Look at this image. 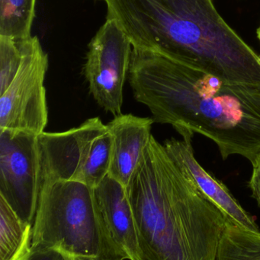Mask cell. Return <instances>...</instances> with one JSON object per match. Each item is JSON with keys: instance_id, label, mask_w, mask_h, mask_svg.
<instances>
[{"instance_id": "cell-14", "label": "cell", "mask_w": 260, "mask_h": 260, "mask_svg": "<svg viewBox=\"0 0 260 260\" xmlns=\"http://www.w3.org/2000/svg\"><path fill=\"white\" fill-rule=\"evenodd\" d=\"M37 0H0V37L24 40L32 37Z\"/></svg>"}, {"instance_id": "cell-12", "label": "cell", "mask_w": 260, "mask_h": 260, "mask_svg": "<svg viewBox=\"0 0 260 260\" xmlns=\"http://www.w3.org/2000/svg\"><path fill=\"white\" fill-rule=\"evenodd\" d=\"M33 224L21 221L0 197V260H24L32 250Z\"/></svg>"}, {"instance_id": "cell-16", "label": "cell", "mask_w": 260, "mask_h": 260, "mask_svg": "<svg viewBox=\"0 0 260 260\" xmlns=\"http://www.w3.org/2000/svg\"><path fill=\"white\" fill-rule=\"evenodd\" d=\"M24 260H73L56 249L32 247L28 256Z\"/></svg>"}, {"instance_id": "cell-18", "label": "cell", "mask_w": 260, "mask_h": 260, "mask_svg": "<svg viewBox=\"0 0 260 260\" xmlns=\"http://www.w3.org/2000/svg\"><path fill=\"white\" fill-rule=\"evenodd\" d=\"M257 37H258V38H259V40L260 41V26H259V28H258V30H257Z\"/></svg>"}, {"instance_id": "cell-13", "label": "cell", "mask_w": 260, "mask_h": 260, "mask_svg": "<svg viewBox=\"0 0 260 260\" xmlns=\"http://www.w3.org/2000/svg\"><path fill=\"white\" fill-rule=\"evenodd\" d=\"M216 260H260V232L229 219L221 236Z\"/></svg>"}, {"instance_id": "cell-2", "label": "cell", "mask_w": 260, "mask_h": 260, "mask_svg": "<svg viewBox=\"0 0 260 260\" xmlns=\"http://www.w3.org/2000/svg\"><path fill=\"white\" fill-rule=\"evenodd\" d=\"M139 260H216L230 218L151 136L127 186Z\"/></svg>"}, {"instance_id": "cell-3", "label": "cell", "mask_w": 260, "mask_h": 260, "mask_svg": "<svg viewBox=\"0 0 260 260\" xmlns=\"http://www.w3.org/2000/svg\"><path fill=\"white\" fill-rule=\"evenodd\" d=\"M133 48L198 67L232 83L260 85V56L214 0H102Z\"/></svg>"}, {"instance_id": "cell-4", "label": "cell", "mask_w": 260, "mask_h": 260, "mask_svg": "<svg viewBox=\"0 0 260 260\" xmlns=\"http://www.w3.org/2000/svg\"><path fill=\"white\" fill-rule=\"evenodd\" d=\"M32 247L56 249L73 260H125L99 213L93 188L56 180L41 183Z\"/></svg>"}, {"instance_id": "cell-10", "label": "cell", "mask_w": 260, "mask_h": 260, "mask_svg": "<svg viewBox=\"0 0 260 260\" xmlns=\"http://www.w3.org/2000/svg\"><path fill=\"white\" fill-rule=\"evenodd\" d=\"M154 120L121 114L106 125L111 139L108 176L125 187L129 184L151 139Z\"/></svg>"}, {"instance_id": "cell-1", "label": "cell", "mask_w": 260, "mask_h": 260, "mask_svg": "<svg viewBox=\"0 0 260 260\" xmlns=\"http://www.w3.org/2000/svg\"><path fill=\"white\" fill-rule=\"evenodd\" d=\"M130 85L156 123L212 139L221 157L260 154V85L227 82L167 56L133 48Z\"/></svg>"}, {"instance_id": "cell-7", "label": "cell", "mask_w": 260, "mask_h": 260, "mask_svg": "<svg viewBox=\"0 0 260 260\" xmlns=\"http://www.w3.org/2000/svg\"><path fill=\"white\" fill-rule=\"evenodd\" d=\"M40 189L38 136L0 129V197L21 221L34 224Z\"/></svg>"}, {"instance_id": "cell-8", "label": "cell", "mask_w": 260, "mask_h": 260, "mask_svg": "<svg viewBox=\"0 0 260 260\" xmlns=\"http://www.w3.org/2000/svg\"><path fill=\"white\" fill-rule=\"evenodd\" d=\"M133 46L112 18H107L89 44L84 76L98 105L114 117L122 114L123 91Z\"/></svg>"}, {"instance_id": "cell-6", "label": "cell", "mask_w": 260, "mask_h": 260, "mask_svg": "<svg viewBox=\"0 0 260 260\" xmlns=\"http://www.w3.org/2000/svg\"><path fill=\"white\" fill-rule=\"evenodd\" d=\"M48 56L38 37L26 39L22 62L16 76L0 94V129L39 136L48 121L44 79Z\"/></svg>"}, {"instance_id": "cell-11", "label": "cell", "mask_w": 260, "mask_h": 260, "mask_svg": "<svg viewBox=\"0 0 260 260\" xmlns=\"http://www.w3.org/2000/svg\"><path fill=\"white\" fill-rule=\"evenodd\" d=\"M93 191L111 238L128 259L139 260L137 229L126 187L108 175Z\"/></svg>"}, {"instance_id": "cell-17", "label": "cell", "mask_w": 260, "mask_h": 260, "mask_svg": "<svg viewBox=\"0 0 260 260\" xmlns=\"http://www.w3.org/2000/svg\"><path fill=\"white\" fill-rule=\"evenodd\" d=\"M253 172L249 181V187L252 191L253 197L260 206V154L252 164Z\"/></svg>"}, {"instance_id": "cell-9", "label": "cell", "mask_w": 260, "mask_h": 260, "mask_svg": "<svg viewBox=\"0 0 260 260\" xmlns=\"http://www.w3.org/2000/svg\"><path fill=\"white\" fill-rule=\"evenodd\" d=\"M183 140L171 139L163 144L169 155L181 165L193 179L200 190L235 224L260 232L254 218L241 206L224 183L208 173L194 154L192 139L194 133L184 127L175 128Z\"/></svg>"}, {"instance_id": "cell-15", "label": "cell", "mask_w": 260, "mask_h": 260, "mask_svg": "<svg viewBox=\"0 0 260 260\" xmlns=\"http://www.w3.org/2000/svg\"><path fill=\"white\" fill-rule=\"evenodd\" d=\"M25 41L26 39L14 40L0 37V94L7 89L19 70L24 56Z\"/></svg>"}, {"instance_id": "cell-5", "label": "cell", "mask_w": 260, "mask_h": 260, "mask_svg": "<svg viewBox=\"0 0 260 260\" xmlns=\"http://www.w3.org/2000/svg\"><path fill=\"white\" fill-rule=\"evenodd\" d=\"M41 184L67 180L96 188L108 175L111 139L99 117L73 129L38 136Z\"/></svg>"}]
</instances>
